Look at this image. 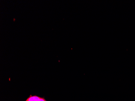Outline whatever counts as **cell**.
Listing matches in <instances>:
<instances>
[{
	"label": "cell",
	"mask_w": 135,
	"mask_h": 101,
	"mask_svg": "<svg viewBox=\"0 0 135 101\" xmlns=\"http://www.w3.org/2000/svg\"><path fill=\"white\" fill-rule=\"evenodd\" d=\"M26 101H47L44 97H40L36 95H30Z\"/></svg>",
	"instance_id": "1"
}]
</instances>
